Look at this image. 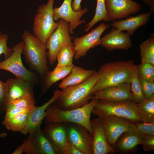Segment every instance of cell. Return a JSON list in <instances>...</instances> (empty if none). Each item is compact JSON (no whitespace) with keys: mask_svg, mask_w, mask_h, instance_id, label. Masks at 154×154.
<instances>
[{"mask_svg":"<svg viewBox=\"0 0 154 154\" xmlns=\"http://www.w3.org/2000/svg\"><path fill=\"white\" fill-rule=\"evenodd\" d=\"M3 112H2L1 110L0 109V115L1 114H2Z\"/></svg>","mask_w":154,"mask_h":154,"instance_id":"ee69618b","label":"cell"},{"mask_svg":"<svg viewBox=\"0 0 154 154\" xmlns=\"http://www.w3.org/2000/svg\"><path fill=\"white\" fill-rule=\"evenodd\" d=\"M72 0H64L62 5L58 7L53 9V19L54 21L62 19L69 23V33L73 34L74 30L78 26L86 23L84 19L81 20L83 15L88 10L86 7L76 12L72 7Z\"/></svg>","mask_w":154,"mask_h":154,"instance_id":"5bb4252c","label":"cell"},{"mask_svg":"<svg viewBox=\"0 0 154 154\" xmlns=\"http://www.w3.org/2000/svg\"><path fill=\"white\" fill-rule=\"evenodd\" d=\"M134 65L131 60L112 62L102 66L98 72L99 79L92 93L108 87L130 82Z\"/></svg>","mask_w":154,"mask_h":154,"instance_id":"3957f363","label":"cell"},{"mask_svg":"<svg viewBox=\"0 0 154 154\" xmlns=\"http://www.w3.org/2000/svg\"><path fill=\"white\" fill-rule=\"evenodd\" d=\"M137 67V66L135 64L132 70L130 81L131 92L134 97L135 102L137 104L141 103L145 99L142 91Z\"/></svg>","mask_w":154,"mask_h":154,"instance_id":"f546056e","label":"cell"},{"mask_svg":"<svg viewBox=\"0 0 154 154\" xmlns=\"http://www.w3.org/2000/svg\"><path fill=\"white\" fill-rule=\"evenodd\" d=\"M101 119L108 144L112 146L123 132L132 129L135 124L124 117L109 115Z\"/></svg>","mask_w":154,"mask_h":154,"instance_id":"4fadbf2b","label":"cell"},{"mask_svg":"<svg viewBox=\"0 0 154 154\" xmlns=\"http://www.w3.org/2000/svg\"><path fill=\"white\" fill-rule=\"evenodd\" d=\"M105 3L110 21L127 18L140 11L141 7L132 0H105Z\"/></svg>","mask_w":154,"mask_h":154,"instance_id":"9a60e30c","label":"cell"},{"mask_svg":"<svg viewBox=\"0 0 154 154\" xmlns=\"http://www.w3.org/2000/svg\"><path fill=\"white\" fill-rule=\"evenodd\" d=\"M151 13L149 11L135 16L130 17L124 20H115L111 26L120 31H127L130 36H132L137 29L149 22Z\"/></svg>","mask_w":154,"mask_h":154,"instance_id":"7402d4cb","label":"cell"},{"mask_svg":"<svg viewBox=\"0 0 154 154\" xmlns=\"http://www.w3.org/2000/svg\"><path fill=\"white\" fill-rule=\"evenodd\" d=\"M130 36L128 33L113 27L109 33L101 38V45L109 51L127 50L132 46Z\"/></svg>","mask_w":154,"mask_h":154,"instance_id":"ffe728a7","label":"cell"},{"mask_svg":"<svg viewBox=\"0 0 154 154\" xmlns=\"http://www.w3.org/2000/svg\"><path fill=\"white\" fill-rule=\"evenodd\" d=\"M99 79L96 72L83 82L62 89V93L54 102L62 110L74 109L88 104L92 96V91Z\"/></svg>","mask_w":154,"mask_h":154,"instance_id":"6da1fadb","label":"cell"},{"mask_svg":"<svg viewBox=\"0 0 154 154\" xmlns=\"http://www.w3.org/2000/svg\"><path fill=\"white\" fill-rule=\"evenodd\" d=\"M67 138L69 142L84 154H93V136L84 126L75 123H66Z\"/></svg>","mask_w":154,"mask_h":154,"instance_id":"30bf717a","label":"cell"},{"mask_svg":"<svg viewBox=\"0 0 154 154\" xmlns=\"http://www.w3.org/2000/svg\"><path fill=\"white\" fill-rule=\"evenodd\" d=\"M23 142L26 154H56L51 143L41 129L29 134Z\"/></svg>","mask_w":154,"mask_h":154,"instance_id":"2e32d148","label":"cell"},{"mask_svg":"<svg viewBox=\"0 0 154 154\" xmlns=\"http://www.w3.org/2000/svg\"><path fill=\"white\" fill-rule=\"evenodd\" d=\"M97 5L95 13L92 20L84 26L85 32H88L97 22L103 20L106 22L110 21L106 8L105 0H96Z\"/></svg>","mask_w":154,"mask_h":154,"instance_id":"f1b7e54d","label":"cell"},{"mask_svg":"<svg viewBox=\"0 0 154 154\" xmlns=\"http://www.w3.org/2000/svg\"><path fill=\"white\" fill-rule=\"evenodd\" d=\"M24 43L22 53L30 68L42 78L49 71L46 44L41 42L29 31L21 36Z\"/></svg>","mask_w":154,"mask_h":154,"instance_id":"277c9868","label":"cell"},{"mask_svg":"<svg viewBox=\"0 0 154 154\" xmlns=\"http://www.w3.org/2000/svg\"><path fill=\"white\" fill-rule=\"evenodd\" d=\"M32 108L23 109L14 107L5 110V114L3 120L2 121L3 125H4L7 121L16 115L22 113L27 112L31 110Z\"/></svg>","mask_w":154,"mask_h":154,"instance_id":"e575fe53","label":"cell"},{"mask_svg":"<svg viewBox=\"0 0 154 154\" xmlns=\"http://www.w3.org/2000/svg\"><path fill=\"white\" fill-rule=\"evenodd\" d=\"M139 78L142 93L145 98L149 99L154 96V82Z\"/></svg>","mask_w":154,"mask_h":154,"instance_id":"d6a6232c","label":"cell"},{"mask_svg":"<svg viewBox=\"0 0 154 154\" xmlns=\"http://www.w3.org/2000/svg\"><path fill=\"white\" fill-rule=\"evenodd\" d=\"M7 135V133L5 132L0 133V138H5Z\"/></svg>","mask_w":154,"mask_h":154,"instance_id":"7bdbcfd3","label":"cell"},{"mask_svg":"<svg viewBox=\"0 0 154 154\" xmlns=\"http://www.w3.org/2000/svg\"><path fill=\"white\" fill-rule=\"evenodd\" d=\"M69 154H84L76 147L70 143Z\"/></svg>","mask_w":154,"mask_h":154,"instance_id":"ab89813d","label":"cell"},{"mask_svg":"<svg viewBox=\"0 0 154 154\" xmlns=\"http://www.w3.org/2000/svg\"><path fill=\"white\" fill-rule=\"evenodd\" d=\"M92 113L100 118L115 115L126 118L135 124L142 122L137 113V104L133 102H112L99 100Z\"/></svg>","mask_w":154,"mask_h":154,"instance_id":"8992f818","label":"cell"},{"mask_svg":"<svg viewBox=\"0 0 154 154\" xmlns=\"http://www.w3.org/2000/svg\"><path fill=\"white\" fill-rule=\"evenodd\" d=\"M137 113L142 122L154 123V96L137 104Z\"/></svg>","mask_w":154,"mask_h":154,"instance_id":"d4e9b609","label":"cell"},{"mask_svg":"<svg viewBox=\"0 0 154 154\" xmlns=\"http://www.w3.org/2000/svg\"><path fill=\"white\" fill-rule=\"evenodd\" d=\"M139 78L154 82V65L147 62H141L137 67Z\"/></svg>","mask_w":154,"mask_h":154,"instance_id":"1f68e13d","label":"cell"},{"mask_svg":"<svg viewBox=\"0 0 154 154\" xmlns=\"http://www.w3.org/2000/svg\"><path fill=\"white\" fill-rule=\"evenodd\" d=\"M140 145L142 146L143 150L145 152L154 151V135H145Z\"/></svg>","mask_w":154,"mask_h":154,"instance_id":"8d00e7d4","label":"cell"},{"mask_svg":"<svg viewBox=\"0 0 154 154\" xmlns=\"http://www.w3.org/2000/svg\"><path fill=\"white\" fill-rule=\"evenodd\" d=\"M146 5L150 7V12L151 13L154 12V0H142Z\"/></svg>","mask_w":154,"mask_h":154,"instance_id":"60d3db41","label":"cell"},{"mask_svg":"<svg viewBox=\"0 0 154 154\" xmlns=\"http://www.w3.org/2000/svg\"><path fill=\"white\" fill-rule=\"evenodd\" d=\"M24 45V43L22 41L13 46V52L10 56L0 62V70L9 71L13 74L15 78L34 85L38 82L37 74L27 70L22 62L21 56Z\"/></svg>","mask_w":154,"mask_h":154,"instance_id":"52a82bcc","label":"cell"},{"mask_svg":"<svg viewBox=\"0 0 154 154\" xmlns=\"http://www.w3.org/2000/svg\"><path fill=\"white\" fill-rule=\"evenodd\" d=\"M99 100L92 99L86 105L78 108L68 110L60 109L54 102L47 108L44 121L47 124L53 122L73 123L85 127L93 136V131L90 124V117L92 110Z\"/></svg>","mask_w":154,"mask_h":154,"instance_id":"7a4b0ae2","label":"cell"},{"mask_svg":"<svg viewBox=\"0 0 154 154\" xmlns=\"http://www.w3.org/2000/svg\"><path fill=\"white\" fill-rule=\"evenodd\" d=\"M32 109L27 112L16 115L7 121L4 126L9 130L20 132L25 127Z\"/></svg>","mask_w":154,"mask_h":154,"instance_id":"484cf974","label":"cell"},{"mask_svg":"<svg viewBox=\"0 0 154 154\" xmlns=\"http://www.w3.org/2000/svg\"><path fill=\"white\" fill-rule=\"evenodd\" d=\"M58 26L48 38L46 44L47 59L49 64L53 65L57 59L58 53L63 46L73 45L72 40L74 38L70 35L69 23L65 20L60 19Z\"/></svg>","mask_w":154,"mask_h":154,"instance_id":"ba28073f","label":"cell"},{"mask_svg":"<svg viewBox=\"0 0 154 154\" xmlns=\"http://www.w3.org/2000/svg\"><path fill=\"white\" fill-rule=\"evenodd\" d=\"M109 27V24L102 23L87 34L79 38H74L73 44L75 51V59L84 56L90 49L101 45V36Z\"/></svg>","mask_w":154,"mask_h":154,"instance_id":"7c38bea8","label":"cell"},{"mask_svg":"<svg viewBox=\"0 0 154 154\" xmlns=\"http://www.w3.org/2000/svg\"><path fill=\"white\" fill-rule=\"evenodd\" d=\"M35 103L36 101L34 96H24L7 103L5 105V110L8 108L14 107L23 109H31L35 106Z\"/></svg>","mask_w":154,"mask_h":154,"instance_id":"4dcf8cb0","label":"cell"},{"mask_svg":"<svg viewBox=\"0 0 154 154\" xmlns=\"http://www.w3.org/2000/svg\"><path fill=\"white\" fill-rule=\"evenodd\" d=\"M54 0H48L46 4L39 5L33 19V35L46 44L50 35L58 26L53 19V5Z\"/></svg>","mask_w":154,"mask_h":154,"instance_id":"5b68a950","label":"cell"},{"mask_svg":"<svg viewBox=\"0 0 154 154\" xmlns=\"http://www.w3.org/2000/svg\"><path fill=\"white\" fill-rule=\"evenodd\" d=\"M130 82L108 87L92 93L90 100L96 99L108 102H135Z\"/></svg>","mask_w":154,"mask_h":154,"instance_id":"8fae6325","label":"cell"},{"mask_svg":"<svg viewBox=\"0 0 154 154\" xmlns=\"http://www.w3.org/2000/svg\"><path fill=\"white\" fill-rule=\"evenodd\" d=\"M96 72L93 69L86 70L74 66L70 73L63 80L58 87L62 89L69 86L80 84L86 80Z\"/></svg>","mask_w":154,"mask_h":154,"instance_id":"cb8c5ba5","label":"cell"},{"mask_svg":"<svg viewBox=\"0 0 154 154\" xmlns=\"http://www.w3.org/2000/svg\"><path fill=\"white\" fill-rule=\"evenodd\" d=\"M7 92L5 105L8 102L26 96H34V84L16 78H10L6 82Z\"/></svg>","mask_w":154,"mask_h":154,"instance_id":"44dd1931","label":"cell"},{"mask_svg":"<svg viewBox=\"0 0 154 154\" xmlns=\"http://www.w3.org/2000/svg\"><path fill=\"white\" fill-rule=\"evenodd\" d=\"M8 37L7 34L0 31V56L4 54L5 59L9 56L13 52V48H9L7 45Z\"/></svg>","mask_w":154,"mask_h":154,"instance_id":"836d02e7","label":"cell"},{"mask_svg":"<svg viewBox=\"0 0 154 154\" xmlns=\"http://www.w3.org/2000/svg\"><path fill=\"white\" fill-rule=\"evenodd\" d=\"M140 45L141 62H147L154 65V35Z\"/></svg>","mask_w":154,"mask_h":154,"instance_id":"4316f807","label":"cell"},{"mask_svg":"<svg viewBox=\"0 0 154 154\" xmlns=\"http://www.w3.org/2000/svg\"><path fill=\"white\" fill-rule=\"evenodd\" d=\"M75 52L73 45H67L61 48L57 55V60L58 63L56 66H74L73 59Z\"/></svg>","mask_w":154,"mask_h":154,"instance_id":"83f0119b","label":"cell"},{"mask_svg":"<svg viewBox=\"0 0 154 154\" xmlns=\"http://www.w3.org/2000/svg\"><path fill=\"white\" fill-rule=\"evenodd\" d=\"M43 133L51 143L56 154H69L70 143L67 138L66 123L53 122L46 124Z\"/></svg>","mask_w":154,"mask_h":154,"instance_id":"9c48e42d","label":"cell"},{"mask_svg":"<svg viewBox=\"0 0 154 154\" xmlns=\"http://www.w3.org/2000/svg\"><path fill=\"white\" fill-rule=\"evenodd\" d=\"M82 1V0H73L72 3V7L74 11L77 12L82 9L80 5Z\"/></svg>","mask_w":154,"mask_h":154,"instance_id":"f35d334b","label":"cell"},{"mask_svg":"<svg viewBox=\"0 0 154 154\" xmlns=\"http://www.w3.org/2000/svg\"><path fill=\"white\" fill-rule=\"evenodd\" d=\"M135 124L137 128L144 135H154V123L142 122Z\"/></svg>","mask_w":154,"mask_h":154,"instance_id":"d590c367","label":"cell"},{"mask_svg":"<svg viewBox=\"0 0 154 154\" xmlns=\"http://www.w3.org/2000/svg\"><path fill=\"white\" fill-rule=\"evenodd\" d=\"M7 92V84L0 80V109L2 112L5 110V102Z\"/></svg>","mask_w":154,"mask_h":154,"instance_id":"74e56055","label":"cell"},{"mask_svg":"<svg viewBox=\"0 0 154 154\" xmlns=\"http://www.w3.org/2000/svg\"><path fill=\"white\" fill-rule=\"evenodd\" d=\"M24 151V146L23 143L18 146L14 151L12 153V154H22Z\"/></svg>","mask_w":154,"mask_h":154,"instance_id":"b9f144b4","label":"cell"},{"mask_svg":"<svg viewBox=\"0 0 154 154\" xmlns=\"http://www.w3.org/2000/svg\"><path fill=\"white\" fill-rule=\"evenodd\" d=\"M74 66H56L53 71L47 72L42 78L40 96H42L53 84L68 75Z\"/></svg>","mask_w":154,"mask_h":154,"instance_id":"603a6c76","label":"cell"},{"mask_svg":"<svg viewBox=\"0 0 154 154\" xmlns=\"http://www.w3.org/2000/svg\"><path fill=\"white\" fill-rule=\"evenodd\" d=\"M145 136L135 124L132 129L123 133L112 147L116 152L120 154L132 153Z\"/></svg>","mask_w":154,"mask_h":154,"instance_id":"e0dca14e","label":"cell"},{"mask_svg":"<svg viewBox=\"0 0 154 154\" xmlns=\"http://www.w3.org/2000/svg\"><path fill=\"white\" fill-rule=\"evenodd\" d=\"M62 93V91L54 90L52 97L48 101L40 106H35L31 111L25 127L20 133L26 135L40 129L42 122L46 116L47 108L50 104L54 102Z\"/></svg>","mask_w":154,"mask_h":154,"instance_id":"d6986e66","label":"cell"},{"mask_svg":"<svg viewBox=\"0 0 154 154\" xmlns=\"http://www.w3.org/2000/svg\"><path fill=\"white\" fill-rule=\"evenodd\" d=\"M90 124L93 133L92 145L93 154H106L116 152L107 142L101 119L98 117L90 120Z\"/></svg>","mask_w":154,"mask_h":154,"instance_id":"ac0fdd59","label":"cell"}]
</instances>
